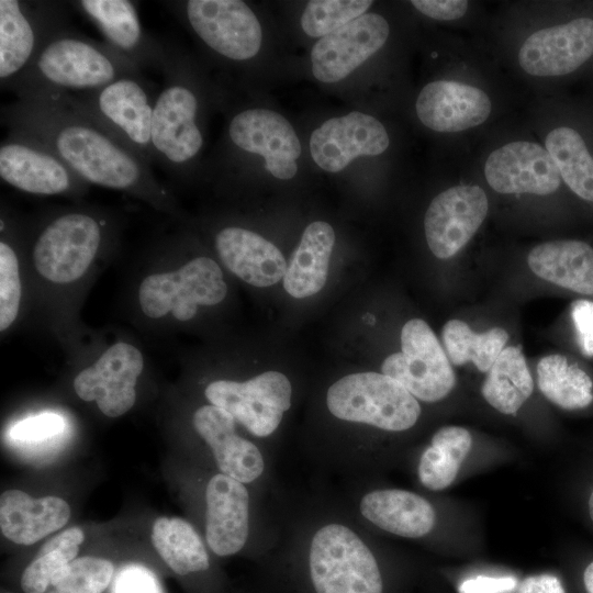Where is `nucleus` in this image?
Masks as SVG:
<instances>
[{"label": "nucleus", "instance_id": "obj_18", "mask_svg": "<svg viewBox=\"0 0 593 593\" xmlns=\"http://www.w3.org/2000/svg\"><path fill=\"white\" fill-rule=\"evenodd\" d=\"M388 21L377 13H365L318 40L311 51L313 76L334 83L348 77L387 42Z\"/></svg>", "mask_w": 593, "mask_h": 593}, {"label": "nucleus", "instance_id": "obj_32", "mask_svg": "<svg viewBox=\"0 0 593 593\" xmlns=\"http://www.w3.org/2000/svg\"><path fill=\"white\" fill-rule=\"evenodd\" d=\"M472 447V436L461 426H444L435 432L417 466L421 484L430 491L450 486Z\"/></svg>", "mask_w": 593, "mask_h": 593}, {"label": "nucleus", "instance_id": "obj_33", "mask_svg": "<svg viewBox=\"0 0 593 593\" xmlns=\"http://www.w3.org/2000/svg\"><path fill=\"white\" fill-rule=\"evenodd\" d=\"M152 541L165 563L178 575L206 572L210 557L193 526L179 517L155 519Z\"/></svg>", "mask_w": 593, "mask_h": 593}, {"label": "nucleus", "instance_id": "obj_40", "mask_svg": "<svg viewBox=\"0 0 593 593\" xmlns=\"http://www.w3.org/2000/svg\"><path fill=\"white\" fill-rule=\"evenodd\" d=\"M569 321L578 353L593 359V298H578L570 303Z\"/></svg>", "mask_w": 593, "mask_h": 593}, {"label": "nucleus", "instance_id": "obj_24", "mask_svg": "<svg viewBox=\"0 0 593 593\" xmlns=\"http://www.w3.org/2000/svg\"><path fill=\"white\" fill-rule=\"evenodd\" d=\"M205 539L219 557L239 552L249 535L250 497L244 483L214 474L205 489Z\"/></svg>", "mask_w": 593, "mask_h": 593}, {"label": "nucleus", "instance_id": "obj_45", "mask_svg": "<svg viewBox=\"0 0 593 593\" xmlns=\"http://www.w3.org/2000/svg\"><path fill=\"white\" fill-rule=\"evenodd\" d=\"M85 540V534L79 527H70L48 539L40 549V553L57 551L64 555L69 561L76 559L79 546Z\"/></svg>", "mask_w": 593, "mask_h": 593}, {"label": "nucleus", "instance_id": "obj_21", "mask_svg": "<svg viewBox=\"0 0 593 593\" xmlns=\"http://www.w3.org/2000/svg\"><path fill=\"white\" fill-rule=\"evenodd\" d=\"M385 127L373 116L353 111L325 121L310 138L315 164L328 172H338L361 156H377L389 147Z\"/></svg>", "mask_w": 593, "mask_h": 593}, {"label": "nucleus", "instance_id": "obj_37", "mask_svg": "<svg viewBox=\"0 0 593 593\" xmlns=\"http://www.w3.org/2000/svg\"><path fill=\"white\" fill-rule=\"evenodd\" d=\"M370 0H313L302 15L301 27L311 37H324L365 14Z\"/></svg>", "mask_w": 593, "mask_h": 593}, {"label": "nucleus", "instance_id": "obj_5", "mask_svg": "<svg viewBox=\"0 0 593 593\" xmlns=\"http://www.w3.org/2000/svg\"><path fill=\"white\" fill-rule=\"evenodd\" d=\"M157 91L143 72H138L97 90L55 97L100 123L152 166L155 163L152 124Z\"/></svg>", "mask_w": 593, "mask_h": 593}, {"label": "nucleus", "instance_id": "obj_6", "mask_svg": "<svg viewBox=\"0 0 593 593\" xmlns=\"http://www.w3.org/2000/svg\"><path fill=\"white\" fill-rule=\"evenodd\" d=\"M326 405L336 418L384 432L411 429L421 416L418 401L398 381L379 372L347 374L327 390Z\"/></svg>", "mask_w": 593, "mask_h": 593}, {"label": "nucleus", "instance_id": "obj_36", "mask_svg": "<svg viewBox=\"0 0 593 593\" xmlns=\"http://www.w3.org/2000/svg\"><path fill=\"white\" fill-rule=\"evenodd\" d=\"M114 573V566L108 559L76 558L60 570L46 593H102L111 584Z\"/></svg>", "mask_w": 593, "mask_h": 593}, {"label": "nucleus", "instance_id": "obj_14", "mask_svg": "<svg viewBox=\"0 0 593 593\" xmlns=\"http://www.w3.org/2000/svg\"><path fill=\"white\" fill-rule=\"evenodd\" d=\"M143 369L141 350L130 343L116 342L76 376L74 389L82 401H94L105 416L119 417L133 407Z\"/></svg>", "mask_w": 593, "mask_h": 593}, {"label": "nucleus", "instance_id": "obj_17", "mask_svg": "<svg viewBox=\"0 0 593 593\" xmlns=\"http://www.w3.org/2000/svg\"><path fill=\"white\" fill-rule=\"evenodd\" d=\"M101 33L103 42L143 71L160 70L166 41L152 36L142 25L137 2L131 0H79L69 2Z\"/></svg>", "mask_w": 593, "mask_h": 593}, {"label": "nucleus", "instance_id": "obj_2", "mask_svg": "<svg viewBox=\"0 0 593 593\" xmlns=\"http://www.w3.org/2000/svg\"><path fill=\"white\" fill-rule=\"evenodd\" d=\"M138 72L143 71L104 42L69 24L43 46L9 90L20 100H36L97 90Z\"/></svg>", "mask_w": 593, "mask_h": 593}, {"label": "nucleus", "instance_id": "obj_38", "mask_svg": "<svg viewBox=\"0 0 593 593\" xmlns=\"http://www.w3.org/2000/svg\"><path fill=\"white\" fill-rule=\"evenodd\" d=\"M22 286L19 258L8 239L0 242V331L16 320L21 306Z\"/></svg>", "mask_w": 593, "mask_h": 593}, {"label": "nucleus", "instance_id": "obj_13", "mask_svg": "<svg viewBox=\"0 0 593 593\" xmlns=\"http://www.w3.org/2000/svg\"><path fill=\"white\" fill-rule=\"evenodd\" d=\"M0 177L35 195H77L89 187L54 152L14 131H9L0 146Z\"/></svg>", "mask_w": 593, "mask_h": 593}, {"label": "nucleus", "instance_id": "obj_23", "mask_svg": "<svg viewBox=\"0 0 593 593\" xmlns=\"http://www.w3.org/2000/svg\"><path fill=\"white\" fill-rule=\"evenodd\" d=\"M192 422L210 447L221 473L244 484L261 478L266 469L264 456L253 441L237 434L231 413L206 404L197 409Z\"/></svg>", "mask_w": 593, "mask_h": 593}, {"label": "nucleus", "instance_id": "obj_26", "mask_svg": "<svg viewBox=\"0 0 593 593\" xmlns=\"http://www.w3.org/2000/svg\"><path fill=\"white\" fill-rule=\"evenodd\" d=\"M358 510L377 528L405 538L424 537L436 523L433 505L425 497L407 490H372L362 495Z\"/></svg>", "mask_w": 593, "mask_h": 593}, {"label": "nucleus", "instance_id": "obj_20", "mask_svg": "<svg viewBox=\"0 0 593 593\" xmlns=\"http://www.w3.org/2000/svg\"><path fill=\"white\" fill-rule=\"evenodd\" d=\"M593 55V19L579 18L530 34L518 52L528 75L558 77L573 72Z\"/></svg>", "mask_w": 593, "mask_h": 593}, {"label": "nucleus", "instance_id": "obj_48", "mask_svg": "<svg viewBox=\"0 0 593 593\" xmlns=\"http://www.w3.org/2000/svg\"><path fill=\"white\" fill-rule=\"evenodd\" d=\"M589 514L591 519L593 521V491L589 497Z\"/></svg>", "mask_w": 593, "mask_h": 593}, {"label": "nucleus", "instance_id": "obj_12", "mask_svg": "<svg viewBox=\"0 0 593 593\" xmlns=\"http://www.w3.org/2000/svg\"><path fill=\"white\" fill-rule=\"evenodd\" d=\"M208 401L233 415L256 437H269L292 401V385L286 374L266 371L245 381L220 379L204 390Z\"/></svg>", "mask_w": 593, "mask_h": 593}, {"label": "nucleus", "instance_id": "obj_19", "mask_svg": "<svg viewBox=\"0 0 593 593\" xmlns=\"http://www.w3.org/2000/svg\"><path fill=\"white\" fill-rule=\"evenodd\" d=\"M488 184L502 194L548 195L561 184L560 172L548 150L527 141L507 143L486 158Z\"/></svg>", "mask_w": 593, "mask_h": 593}, {"label": "nucleus", "instance_id": "obj_11", "mask_svg": "<svg viewBox=\"0 0 593 593\" xmlns=\"http://www.w3.org/2000/svg\"><path fill=\"white\" fill-rule=\"evenodd\" d=\"M381 373L402 384L417 401L445 399L457 378L434 331L421 318L407 321L401 331V351L388 356Z\"/></svg>", "mask_w": 593, "mask_h": 593}, {"label": "nucleus", "instance_id": "obj_10", "mask_svg": "<svg viewBox=\"0 0 593 593\" xmlns=\"http://www.w3.org/2000/svg\"><path fill=\"white\" fill-rule=\"evenodd\" d=\"M69 2L0 0V83L9 90L43 46L71 24Z\"/></svg>", "mask_w": 593, "mask_h": 593}, {"label": "nucleus", "instance_id": "obj_46", "mask_svg": "<svg viewBox=\"0 0 593 593\" xmlns=\"http://www.w3.org/2000/svg\"><path fill=\"white\" fill-rule=\"evenodd\" d=\"M516 593H566L559 577L550 572L536 573L521 580Z\"/></svg>", "mask_w": 593, "mask_h": 593}, {"label": "nucleus", "instance_id": "obj_28", "mask_svg": "<svg viewBox=\"0 0 593 593\" xmlns=\"http://www.w3.org/2000/svg\"><path fill=\"white\" fill-rule=\"evenodd\" d=\"M529 269L546 282L580 298H593V246L580 239L536 245L527 256Z\"/></svg>", "mask_w": 593, "mask_h": 593}, {"label": "nucleus", "instance_id": "obj_39", "mask_svg": "<svg viewBox=\"0 0 593 593\" xmlns=\"http://www.w3.org/2000/svg\"><path fill=\"white\" fill-rule=\"evenodd\" d=\"M70 561L60 552L48 551L37 555L21 577L24 593H46L56 575Z\"/></svg>", "mask_w": 593, "mask_h": 593}, {"label": "nucleus", "instance_id": "obj_30", "mask_svg": "<svg viewBox=\"0 0 593 593\" xmlns=\"http://www.w3.org/2000/svg\"><path fill=\"white\" fill-rule=\"evenodd\" d=\"M536 372L541 394L558 407L580 411L593 404V378L575 358L547 355L538 361Z\"/></svg>", "mask_w": 593, "mask_h": 593}, {"label": "nucleus", "instance_id": "obj_9", "mask_svg": "<svg viewBox=\"0 0 593 593\" xmlns=\"http://www.w3.org/2000/svg\"><path fill=\"white\" fill-rule=\"evenodd\" d=\"M163 4L209 49L226 60L246 61L260 51L261 25L244 1L188 0Z\"/></svg>", "mask_w": 593, "mask_h": 593}, {"label": "nucleus", "instance_id": "obj_1", "mask_svg": "<svg viewBox=\"0 0 593 593\" xmlns=\"http://www.w3.org/2000/svg\"><path fill=\"white\" fill-rule=\"evenodd\" d=\"M1 121L9 131L49 148L89 186L133 194L163 211L175 210L171 192L155 178L150 165L63 98L18 99L1 110Z\"/></svg>", "mask_w": 593, "mask_h": 593}, {"label": "nucleus", "instance_id": "obj_15", "mask_svg": "<svg viewBox=\"0 0 593 593\" xmlns=\"http://www.w3.org/2000/svg\"><path fill=\"white\" fill-rule=\"evenodd\" d=\"M232 147L265 159V168L278 179H291L301 155L298 135L281 114L268 109H246L235 113L227 126Z\"/></svg>", "mask_w": 593, "mask_h": 593}, {"label": "nucleus", "instance_id": "obj_27", "mask_svg": "<svg viewBox=\"0 0 593 593\" xmlns=\"http://www.w3.org/2000/svg\"><path fill=\"white\" fill-rule=\"evenodd\" d=\"M70 513L69 504L58 496L34 499L20 490H8L0 496L1 533L19 545H33L60 529Z\"/></svg>", "mask_w": 593, "mask_h": 593}, {"label": "nucleus", "instance_id": "obj_25", "mask_svg": "<svg viewBox=\"0 0 593 593\" xmlns=\"http://www.w3.org/2000/svg\"><path fill=\"white\" fill-rule=\"evenodd\" d=\"M223 265L243 281L255 287H269L280 281L287 262L282 253L254 231L225 226L214 238Z\"/></svg>", "mask_w": 593, "mask_h": 593}, {"label": "nucleus", "instance_id": "obj_22", "mask_svg": "<svg viewBox=\"0 0 593 593\" xmlns=\"http://www.w3.org/2000/svg\"><path fill=\"white\" fill-rule=\"evenodd\" d=\"M419 121L441 133H456L475 127L491 114L489 96L475 86L452 80L427 83L415 103Z\"/></svg>", "mask_w": 593, "mask_h": 593}, {"label": "nucleus", "instance_id": "obj_31", "mask_svg": "<svg viewBox=\"0 0 593 593\" xmlns=\"http://www.w3.org/2000/svg\"><path fill=\"white\" fill-rule=\"evenodd\" d=\"M534 391V379L519 346L505 347L481 387L484 400L505 415H515Z\"/></svg>", "mask_w": 593, "mask_h": 593}, {"label": "nucleus", "instance_id": "obj_8", "mask_svg": "<svg viewBox=\"0 0 593 593\" xmlns=\"http://www.w3.org/2000/svg\"><path fill=\"white\" fill-rule=\"evenodd\" d=\"M226 292L217 262L199 256L177 270L146 276L139 283L137 300L143 314L150 320L171 316L184 322L193 318L200 306L222 302Z\"/></svg>", "mask_w": 593, "mask_h": 593}, {"label": "nucleus", "instance_id": "obj_3", "mask_svg": "<svg viewBox=\"0 0 593 593\" xmlns=\"http://www.w3.org/2000/svg\"><path fill=\"white\" fill-rule=\"evenodd\" d=\"M294 593H389L387 570L351 527L337 522L320 526L292 564Z\"/></svg>", "mask_w": 593, "mask_h": 593}, {"label": "nucleus", "instance_id": "obj_43", "mask_svg": "<svg viewBox=\"0 0 593 593\" xmlns=\"http://www.w3.org/2000/svg\"><path fill=\"white\" fill-rule=\"evenodd\" d=\"M519 582L510 573H475L462 578L456 590L457 593H516Z\"/></svg>", "mask_w": 593, "mask_h": 593}, {"label": "nucleus", "instance_id": "obj_35", "mask_svg": "<svg viewBox=\"0 0 593 593\" xmlns=\"http://www.w3.org/2000/svg\"><path fill=\"white\" fill-rule=\"evenodd\" d=\"M545 148L568 188L580 199L593 203V157L582 136L571 127H556L546 136Z\"/></svg>", "mask_w": 593, "mask_h": 593}, {"label": "nucleus", "instance_id": "obj_42", "mask_svg": "<svg viewBox=\"0 0 593 593\" xmlns=\"http://www.w3.org/2000/svg\"><path fill=\"white\" fill-rule=\"evenodd\" d=\"M64 428L61 416L42 413L16 423L11 429V437L20 443L37 444L56 437Z\"/></svg>", "mask_w": 593, "mask_h": 593}, {"label": "nucleus", "instance_id": "obj_49", "mask_svg": "<svg viewBox=\"0 0 593 593\" xmlns=\"http://www.w3.org/2000/svg\"><path fill=\"white\" fill-rule=\"evenodd\" d=\"M4 593H10V592H4Z\"/></svg>", "mask_w": 593, "mask_h": 593}, {"label": "nucleus", "instance_id": "obj_44", "mask_svg": "<svg viewBox=\"0 0 593 593\" xmlns=\"http://www.w3.org/2000/svg\"><path fill=\"white\" fill-rule=\"evenodd\" d=\"M411 3L424 15L439 21L458 20L468 9L465 0H412Z\"/></svg>", "mask_w": 593, "mask_h": 593}, {"label": "nucleus", "instance_id": "obj_47", "mask_svg": "<svg viewBox=\"0 0 593 593\" xmlns=\"http://www.w3.org/2000/svg\"><path fill=\"white\" fill-rule=\"evenodd\" d=\"M582 583L585 593H593V561L585 567L582 574Z\"/></svg>", "mask_w": 593, "mask_h": 593}, {"label": "nucleus", "instance_id": "obj_4", "mask_svg": "<svg viewBox=\"0 0 593 593\" xmlns=\"http://www.w3.org/2000/svg\"><path fill=\"white\" fill-rule=\"evenodd\" d=\"M161 65L163 85L157 91L152 124L155 163L172 176L189 172L204 144L202 100L192 66L170 40Z\"/></svg>", "mask_w": 593, "mask_h": 593}, {"label": "nucleus", "instance_id": "obj_34", "mask_svg": "<svg viewBox=\"0 0 593 593\" xmlns=\"http://www.w3.org/2000/svg\"><path fill=\"white\" fill-rule=\"evenodd\" d=\"M445 351L455 366L472 362L480 372H488L510 338L500 326L477 333L458 318L446 322L441 329Z\"/></svg>", "mask_w": 593, "mask_h": 593}, {"label": "nucleus", "instance_id": "obj_7", "mask_svg": "<svg viewBox=\"0 0 593 593\" xmlns=\"http://www.w3.org/2000/svg\"><path fill=\"white\" fill-rule=\"evenodd\" d=\"M105 237L107 223L100 215L83 210L58 213L43 224L33 240V266L52 283H71L92 265Z\"/></svg>", "mask_w": 593, "mask_h": 593}, {"label": "nucleus", "instance_id": "obj_16", "mask_svg": "<svg viewBox=\"0 0 593 593\" xmlns=\"http://www.w3.org/2000/svg\"><path fill=\"white\" fill-rule=\"evenodd\" d=\"M488 211V197L479 186H455L436 195L424 219L425 237L433 255L448 259L458 254L480 228Z\"/></svg>", "mask_w": 593, "mask_h": 593}, {"label": "nucleus", "instance_id": "obj_29", "mask_svg": "<svg viewBox=\"0 0 593 593\" xmlns=\"http://www.w3.org/2000/svg\"><path fill=\"white\" fill-rule=\"evenodd\" d=\"M335 232L331 224L316 221L306 226L292 253L284 276V290L295 299L320 292L326 283Z\"/></svg>", "mask_w": 593, "mask_h": 593}, {"label": "nucleus", "instance_id": "obj_41", "mask_svg": "<svg viewBox=\"0 0 593 593\" xmlns=\"http://www.w3.org/2000/svg\"><path fill=\"white\" fill-rule=\"evenodd\" d=\"M110 593H165L157 575L139 563H128L114 573Z\"/></svg>", "mask_w": 593, "mask_h": 593}]
</instances>
